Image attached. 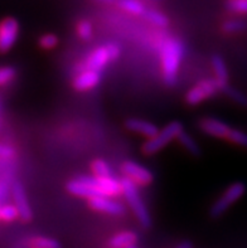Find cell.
Returning <instances> with one entry per match:
<instances>
[{
    "label": "cell",
    "instance_id": "52a82bcc",
    "mask_svg": "<svg viewBox=\"0 0 247 248\" xmlns=\"http://www.w3.org/2000/svg\"><path fill=\"white\" fill-rule=\"evenodd\" d=\"M19 35V23L16 19L8 16L0 22V53L9 52Z\"/></svg>",
    "mask_w": 247,
    "mask_h": 248
},
{
    "label": "cell",
    "instance_id": "277c9868",
    "mask_svg": "<svg viewBox=\"0 0 247 248\" xmlns=\"http://www.w3.org/2000/svg\"><path fill=\"white\" fill-rule=\"evenodd\" d=\"M246 193V184L241 182H236L226 189L218 201L211 207V217L218 218L221 217L225 212H227L231 208L232 204L240 201Z\"/></svg>",
    "mask_w": 247,
    "mask_h": 248
},
{
    "label": "cell",
    "instance_id": "4fadbf2b",
    "mask_svg": "<svg viewBox=\"0 0 247 248\" xmlns=\"http://www.w3.org/2000/svg\"><path fill=\"white\" fill-rule=\"evenodd\" d=\"M126 129L130 130L132 132H138L140 135L145 136L148 139H151L157 135L159 132L157 125L149 123V121H145V120L140 119H129L125 123Z\"/></svg>",
    "mask_w": 247,
    "mask_h": 248
},
{
    "label": "cell",
    "instance_id": "ba28073f",
    "mask_svg": "<svg viewBox=\"0 0 247 248\" xmlns=\"http://www.w3.org/2000/svg\"><path fill=\"white\" fill-rule=\"evenodd\" d=\"M121 170L125 178L134 182L135 184H139V186H149L154 180V175L151 174L150 170L144 168L140 164L135 163V161H125L122 164Z\"/></svg>",
    "mask_w": 247,
    "mask_h": 248
},
{
    "label": "cell",
    "instance_id": "e0dca14e",
    "mask_svg": "<svg viewBox=\"0 0 247 248\" xmlns=\"http://www.w3.org/2000/svg\"><path fill=\"white\" fill-rule=\"evenodd\" d=\"M115 5L132 16H144L147 10V6L141 0H117Z\"/></svg>",
    "mask_w": 247,
    "mask_h": 248
},
{
    "label": "cell",
    "instance_id": "5b68a950",
    "mask_svg": "<svg viewBox=\"0 0 247 248\" xmlns=\"http://www.w3.org/2000/svg\"><path fill=\"white\" fill-rule=\"evenodd\" d=\"M83 180L88 184L95 198L100 197H119L122 194L121 182L114 178H96V176H82Z\"/></svg>",
    "mask_w": 247,
    "mask_h": 248
},
{
    "label": "cell",
    "instance_id": "8fae6325",
    "mask_svg": "<svg viewBox=\"0 0 247 248\" xmlns=\"http://www.w3.org/2000/svg\"><path fill=\"white\" fill-rule=\"evenodd\" d=\"M88 205L94 211L102 212V213L111 214V216H121V214L125 213V208L121 203L114 201V199L106 198V197L90 199Z\"/></svg>",
    "mask_w": 247,
    "mask_h": 248
},
{
    "label": "cell",
    "instance_id": "f546056e",
    "mask_svg": "<svg viewBox=\"0 0 247 248\" xmlns=\"http://www.w3.org/2000/svg\"><path fill=\"white\" fill-rule=\"evenodd\" d=\"M57 46H58V37L56 34L47 33L39 38V47L43 49H53Z\"/></svg>",
    "mask_w": 247,
    "mask_h": 248
},
{
    "label": "cell",
    "instance_id": "30bf717a",
    "mask_svg": "<svg viewBox=\"0 0 247 248\" xmlns=\"http://www.w3.org/2000/svg\"><path fill=\"white\" fill-rule=\"evenodd\" d=\"M199 129L206 132L207 135L218 139H226L229 132L231 131L229 124L223 123L218 119H213V117H204L200 120Z\"/></svg>",
    "mask_w": 247,
    "mask_h": 248
},
{
    "label": "cell",
    "instance_id": "1f68e13d",
    "mask_svg": "<svg viewBox=\"0 0 247 248\" xmlns=\"http://www.w3.org/2000/svg\"><path fill=\"white\" fill-rule=\"evenodd\" d=\"M14 149L8 145L0 144V159H12L14 156Z\"/></svg>",
    "mask_w": 247,
    "mask_h": 248
},
{
    "label": "cell",
    "instance_id": "d590c367",
    "mask_svg": "<svg viewBox=\"0 0 247 248\" xmlns=\"http://www.w3.org/2000/svg\"><path fill=\"white\" fill-rule=\"evenodd\" d=\"M147 1H160V0H147Z\"/></svg>",
    "mask_w": 247,
    "mask_h": 248
},
{
    "label": "cell",
    "instance_id": "e575fe53",
    "mask_svg": "<svg viewBox=\"0 0 247 248\" xmlns=\"http://www.w3.org/2000/svg\"><path fill=\"white\" fill-rule=\"evenodd\" d=\"M1 126H3V101L0 97V132H1Z\"/></svg>",
    "mask_w": 247,
    "mask_h": 248
},
{
    "label": "cell",
    "instance_id": "484cf974",
    "mask_svg": "<svg viewBox=\"0 0 247 248\" xmlns=\"http://www.w3.org/2000/svg\"><path fill=\"white\" fill-rule=\"evenodd\" d=\"M226 140H229L232 144H236L238 146H242V148L247 149V132L242 131V130L231 129V131L229 132Z\"/></svg>",
    "mask_w": 247,
    "mask_h": 248
},
{
    "label": "cell",
    "instance_id": "cb8c5ba5",
    "mask_svg": "<svg viewBox=\"0 0 247 248\" xmlns=\"http://www.w3.org/2000/svg\"><path fill=\"white\" fill-rule=\"evenodd\" d=\"M12 176H13V170L9 173L4 174V175L0 176V204L3 202L6 201L8 198V194L12 192Z\"/></svg>",
    "mask_w": 247,
    "mask_h": 248
},
{
    "label": "cell",
    "instance_id": "6da1fadb",
    "mask_svg": "<svg viewBox=\"0 0 247 248\" xmlns=\"http://www.w3.org/2000/svg\"><path fill=\"white\" fill-rule=\"evenodd\" d=\"M184 56V46L179 39L166 38L162 44V69L164 82L168 86L177 83L179 66Z\"/></svg>",
    "mask_w": 247,
    "mask_h": 248
},
{
    "label": "cell",
    "instance_id": "603a6c76",
    "mask_svg": "<svg viewBox=\"0 0 247 248\" xmlns=\"http://www.w3.org/2000/svg\"><path fill=\"white\" fill-rule=\"evenodd\" d=\"M91 170L96 178H110L111 176V168L105 160L96 159L91 164Z\"/></svg>",
    "mask_w": 247,
    "mask_h": 248
},
{
    "label": "cell",
    "instance_id": "4dcf8cb0",
    "mask_svg": "<svg viewBox=\"0 0 247 248\" xmlns=\"http://www.w3.org/2000/svg\"><path fill=\"white\" fill-rule=\"evenodd\" d=\"M107 50V54L110 57V61H116L121 54V49L116 43H109L107 46H105Z\"/></svg>",
    "mask_w": 247,
    "mask_h": 248
},
{
    "label": "cell",
    "instance_id": "836d02e7",
    "mask_svg": "<svg viewBox=\"0 0 247 248\" xmlns=\"http://www.w3.org/2000/svg\"><path fill=\"white\" fill-rule=\"evenodd\" d=\"M175 248H193V245L189 241H183V242L179 243Z\"/></svg>",
    "mask_w": 247,
    "mask_h": 248
},
{
    "label": "cell",
    "instance_id": "44dd1931",
    "mask_svg": "<svg viewBox=\"0 0 247 248\" xmlns=\"http://www.w3.org/2000/svg\"><path fill=\"white\" fill-rule=\"evenodd\" d=\"M221 92H223V93H225L226 96L230 98V100H232L237 105H241V106H247V96L244 93V92H241L240 90H237V88L232 87V86H230V85H226V86H223L222 90H221Z\"/></svg>",
    "mask_w": 247,
    "mask_h": 248
},
{
    "label": "cell",
    "instance_id": "7a4b0ae2",
    "mask_svg": "<svg viewBox=\"0 0 247 248\" xmlns=\"http://www.w3.org/2000/svg\"><path fill=\"white\" fill-rule=\"evenodd\" d=\"M121 186H122V194L125 197L126 202L129 203L130 208L134 212L135 217L139 220V223L144 228H150L151 226V217L149 212H148L147 207L143 203L139 194V190L136 188V184L132 182L130 179L125 178L121 180Z\"/></svg>",
    "mask_w": 247,
    "mask_h": 248
},
{
    "label": "cell",
    "instance_id": "ac0fdd59",
    "mask_svg": "<svg viewBox=\"0 0 247 248\" xmlns=\"http://www.w3.org/2000/svg\"><path fill=\"white\" fill-rule=\"evenodd\" d=\"M144 16L150 24L157 25V27H160V28H165V27L169 25L168 16H166L165 14H163L162 12H159V10L148 9L147 8V10H145L144 16Z\"/></svg>",
    "mask_w": 247,
    "mask_h": 248
},
{
    "label": "cell",
    "instance_id": "2e32d148",
    "mask_svg": "<svg viewBox=\"0 0 247 248\" xmlns=\"http://www.w3.org/2000/svg\"><path fill=\"white\" fill-rule=\"evenodd\" d=\"M212 67L216 73V79L221 85V90L223 86L229 85V71H227V66H226L225 61L222 60V57L219 56H213L212 60Z\"/></svg>",
    "mask_w": 247,
    "mask_h": 248
},
{
    "label": "cell",
    "instance_id": "9c48e42d",
    "mask_svg": "<svg viewBox=\"0 0 247 248\" xmlns=\"http://www.w3.org/2000/svg\"><path fill=\"white\" fill-rule=\"evenodd\" d=\"M12 195L13 199H14V205H16V211H18L19 218L23 222H31L33 219V212L31 209L28 197H27V193H25V189L22 186V183H13Z\"/></svg>",
    "mask_w": 247,
    "mask_h": 248
},
{
    "label": "cell",
    "instance_id": "8992f818",
    "mask_svg": "<svg viewBox=\"0 0 247 248\" xmlns=\"http://www.w3.org/2000/svg\"><path fill=\"white\" fill-rule=\"evenodd\" d=\"M221 92V85L216 78L204 79L192 87L185 94V102L191 106H197L204 100H208L216 93Z\"/></svg>",
    "mask_w": 247,
    "mask_h": 248
},
{
    "label": "cell",
    "instance_id": "d6986e66",
    "mask_svg": "<svg viewBox=\"0 0 247 248\" xmlns=\"http://www.w3.org/2000/svg\"><path fill=\"white\" fill-rule=\"evenodd\" d=\"M247 28V23L245 22L244 19L238 18H232L226 20L222 24L221 29L226 34H236V33H241L245 29Z\"/></svg>",
    "mask_w": 247,
    "mask_h": 248
},
{
    "label": "cell",
    "instance_id": "83f0119b",
    "mask_svg": "<svg viewBox=\"0 0 247 248\" xmlns=\"http://www.w3.org/2000/svg\"><path fill=\"white\" fill-rule=\"evenodd\" d=\"M16 218H19V214L18 211H16V205H0V220H3V222H13V220H16Z\"/></svg>",
    "mask_w": 247,
    "mask_h": 248
},
{
    "label": "cell",
    "instance_id": "f1b7e54d",
    "mask_svg": "<svg viewBox=\"0 0 247 248\" xmlns=\"http://www.w3.org/2000/svg\"><path fill=\"white\" fill-rule=\"evenodd\" d=\"M16 71L10 66L0 67V86H5L16 78Z\"/></svg>",
    "mask_w": 247,
    "mask_h": 248
},
{
    "label": "cell",
    "instance_id": "d4e9b609",
    "mask_svg": "<svg viewBox=\"0 0 247 248\" xmlns=\"http://www.w3.org/2000/svg\"><path fill=\"white\" fill-rule=\"evenodd\" d=\"M76 31H77V34L81 39L90 41L92 35H94V27H92L91 22H88L86 19H82L76 25Z\"/></svg>",
    "mask_w": 247,
    "mask_h": 248
},
{
    "label": "cell",
    "instance_id": "3957f363",
    "mask_svg": "<svg viewBox=\"0 0 247 248\" xmlns=\"http://www.w3.org/2000/svg\"><path fill=\"white\" fill-rule=\"evenodd\" d=\"M183 132V124L179 121H173L168 124L163 130H159L157 135L151 139H148L144 142L141 151L145 155H154L163 150L169 142H172L174 139H178V136Z\"/></svg>",
    "mask_w": 247,
    "mask_h": 248
},
{
    "label": "cell",
    "instance_id": "5bb4252c",
    "mask_svg": "<svg viewBox=\"0 0 247 248\" xmlns=\"http://www.w3.org/2000/svg\"><path fill=\"white\" fill-rule=\"evenodd\" d=\"M101 81V73L94 71H83L73 81V87L77 91H88L96 87Z\"/></svg>",
    "mask_w": 247,
    "mask_h": 248
},
{
    "label": "cell",
    "instance_id": "4316f807",
    "mask_svg": "<svg viewBox=\"0 0 247 248\" xmlns=\"http://www.w3.org/2000/svg\"><path fill=\"white\" fill-rule=\"evenodd\" d=\"M225 6L233 14H247V0H226Z\"/></svg>",
    "mask_w": 247,
    "mask_h": 248
},
{
    "label": "cell",
    "instance_id": "d6a6232c",
    "mask_svg": "<svg viewBox=\"0 0 247 248\" xmlns=\"http://www.w3.org/2000/svg\"><path fill=\"white\" fill-rule=\"evenodd\" d=\"M94 1L97 4H103V5H114L117 0H94Z\"/></svg>",
    "mask_w": 247,
    "mask_h": 248
},
{
    "label": "cell",
    "instance_id": "7c38bea8",
    "mask_svg": "<svg viewBox=\"0 0 247 248\" xmlns=\"http://www.w3.org/2000/svg\"><path fill=\"white\" fill-rule=\"evenodd\" d=\"M109 62H111V61H110L106 48H97L88 56V58L84 62V71H94V72L101 73V71L107 66Z\"/></svg>",
    "mask_w": 247,
    "mask_h": 248
},
{
    "label": "cell",
    "instance_id": "ffe728a7",
    "mask_svg": "<svg viewBox=\"0 0 247 248\" xmlns=\"http://www.w3.org/2000/svg\"><path fill=\"white\" fill-rule=\"evenodd\" d=\"M28 248H62V245L54 238L35 237L28 241Z\"/></svg>",
    "mask_w": 247,
    "mask_h": 248
},
{
    "label": "cell",
    "instance_id": "9a60e30c",
    "mask_svg": "<svg viewBox=\"0 0 247 248\" xmlns=\"http://www.w3.org/2000/svg\"><path fill=\"white\" fill-rule=\"evenodd\" d=\"M138 241V236L134 232L125 231V232H120L113 237L109 241L110 248H130L135 246Z\"/></svg>",
    "mask_w": 247,
    "mask_h": 248
},
{
    "label": "cell",
    "instance_id": "8d00e7d4",
    "mask_svg": "<svg viewBox=\"0 0 247 248\" xmlns=\"http://www.w3.org/2000/svg\"><path fill=\"white\" fill-rule=\"evenodd\" d=\"M130 248H136V247H135V246H132V247H130Z\"/></svg>",
    "mask_w": 247,
    "mask_h": 248
},
{
    "label": "cell",
    "instance_id": "7402d4cb",
    "mask_svg": "<svg viewBox=\"0 0 247 248\" xmlns=\"http://www.w3.org/2000/svg\"><path fill=\"white\" fill-rule=\"evenodd\" d=\"M178 141L181 142V145L185 149V150L189 151V153H191L192 155H194V156H198V155L200 154V148L198 146L196 140H194L189 134H187V132H181V135L178 136Z\"/></svg>",
    "mask_w": 247,
    "mask_h": 248
}]
</instances>
